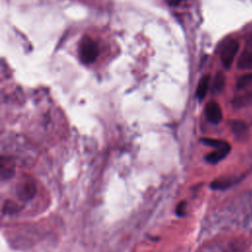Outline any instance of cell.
Segmentation results:
<instances>
[{
    "instance_id": "cell-1",
    "label": "cell",
    "mask_w": 252,
    "mask_h": 252,
    "mask_svg": "<svg viewBox=\"0 0 252 252\" xmlns=\"http://www.w3.org/2000/svg\"><path fill=\"white\" fill-rule=\"evenodd\" d=\"M98 48L96 43L89 36H84L80 42V58L83 63L91 64L96 60Z\"/></svg>"
},
{
    "instance_id": "cell-2",
    "label": "cell",
    "mask_w": 252,
    "mask_h": 252,
    "mask_svg": "<svg viewBox=\"0 0 252 252\" xmlns=\"http://www.w3.org/2000/svg\"><path fill=\"white\" fill-rule=\"evenodd\" d=\"M238 49H239V43L235 39L228 40L222 47L220 52V60H221L222 66L225 69H229L231 67L233 60L238 52Z\"/></svg>"
},
{
    "instance_id": "cell-3",
    "label": "cell",
    "mask_w": 252,
    "mask_h": 252,
    "mask_svg": "<svg viewBox=\"0 0 252 252\" xmlns=\"http://www.w3.org/2000/svg\"><path fill=\"white\" fill-rule=\"evenodd\" d=\"M205 115L209 122L213 124H218L222 119V112L220 106L216 101H210L205 107Z\"/></svg>"
},
{
    "instance_id": "cell-4",
    "label": "cell",
    "mask_w": 252,
    "mask_h": 252,
    "mask_svg": "<svg viewBox=\"0 0 252 252\" xmlns=\"http://www.w3.org/2000/svg\"><path fill=\"white\" fill-rule=\"evenodd\" d=\"M231 133L238 141H245L249 136V128L241 120H232L229 122Z\"/></svg>"
},
{
    "instance_id": "cell-5",
    "label": "cell",
    "mask_w": 252,
    "mask_h": 252,
    "mask_svg": "<svg viewBox=\"0 0 252 252\" xmlns=\"http://www.w3.org/2000/svg\"><path fill=\"white\" fill-rule=\"evenodd\" d=\"M241 178L242 176H235V175L218 178L211 183V188L215 190H224L238 183L241 180Z\"/></svg>"
},
{
    "instance_id": "cell-6",
    "label": "cell",
    "mask_w": 252,
    "mask_h": 252,
    "mask_svg": "<svg viewBox=\"0 0 252 252\" xmlns=\"http://www.w3.org/2000/svg\"><path fill=\"white\" fill-rule=\"evenodd\" d=\"M231 147H225V148H221V149H215L214 152L210 153L209 155L206 156L205 159L207 160V162L212 163V164H216L219 161H220L221 159H223L228 153L230 152Z\"/></svg>"
},
{
    "instance_id": "cell-7",
    "label": "cell",
    "mask_w": 252,
    "mask_h": 252,
    "mask_svg": "<svg viewBox=\"0 0 252 252\" xmlns=\"http://www.w3.org/2000/svg\"><path fill=\"white\" fill-rule=\"evenodd\" d=\"M237 67L241 70H252V47H247L241 53Z\"/></svg>"
},
{
    "instance_id": "cell-8",
    "label": "cell",
    "mask_w": 252,
    "mask_h": 252,
    "mask_svg": "<svg viewBox=\"0 0 252 252\" xmlns=\"http://www.w3.org/2000/svg\"><path fill=\"white\" fill-rule=\"evenodd\" d=\"M252 104V90L248 91L242 94L236 95L233 99H232V105L235 108H242V107H246L248 105Z\"/></svg>"
},
{
    "instance_id": "cell-9",
    "label": "cell",
    "mask_w": 252,
    "mask_h": 252,
    "mask_svg": "<svg viewBox=\"0 0 252 252\" xmlns=\"http://www.w3.org/2000/svg\"><path fill=\"white\" fill-rule=\"evenodd\" d=\"M209 84H210V76H208V75L204 76L200 80L197 90H196V95L200 100H202L205 97V95L208 92V89H209Z\"/></svg>"
},
{
    "instance_id": "cell-10",
    "label": "cell",
    "mask_w": 252,
    "mask_h": 252,
    "mask_svg": "<svg viewBox=\"0 0 252 252\" xmlns=\"http://www.w3.org/2000/svg\"><path fill=\"white\" fill-rule=\"evenodd\" d=\"M202 143L205 144L206 146L212 147L214 149H221V148H225V147H229L230 145L223 141V140H219V139H213V138H203Z\"/></svg>"
},
{
    "instance_id": "cell-11",
    "label": "cell",
    "mask_w": 252,
    "mask_h": 252,
    "mask_svg": "<svg viewBox=\"0 0 252 252\" xmlns=\"http://www.w3.org/2000/svg\"><path fill=\"white\" fill-rule=\"evenodd\" d=\"M250 85H252V73H248V74L242 75L241 77L238 78V80L236 82L237 90L246 89Z\"/></svg>"
},
{
    "instance_id": "cell-12",
    "label": "cell",
    "mask_w": 252,
    "mask_h": 252,
    "mask_svg": "<svg viewBox=\"0 0 252 252\" xmlns=\"http://www.w3.org/2000/svg\"><path fill=\"white\" fill-rule=\"evenodd\" d=\"M225 84V77L221 72H219L214 80V85H213V89L214 92L216 93H220L223 90Z\"/></svg>"
},
{
    "instance_id": "cell-13",
    "label": "cell",
    "mask_w": 252,
    "mask_h": 252,
    "mask_svg": "<svg viewBox=\"0 0 252 252\" xmlns=\"http://www.w3.org/2000/svg\"><path fill=\"white\" fill-rule=\"evenodd\" d=\"M186 208H187V203L186 202H180L176 208V214L178 216H183L185 214V211H186Z\"/></svg>"
},
{
    "instance_id": "cell-14",
    "label": "cell",
    "mask_w": 252,
    "mask_h": 252,
    "mask_svg": "<svg viewBox=\"0 0 252 252\" xmlns=\"http://www.w3.org/2000/svg\"><path fill=\"white\" fill-rule=\"evenodd\" d=\"M166 1V3L168 4V5H170V6H176V5H178V4H180L182 1H184V0H165Z\"/></svg>"
}]
</instances>
